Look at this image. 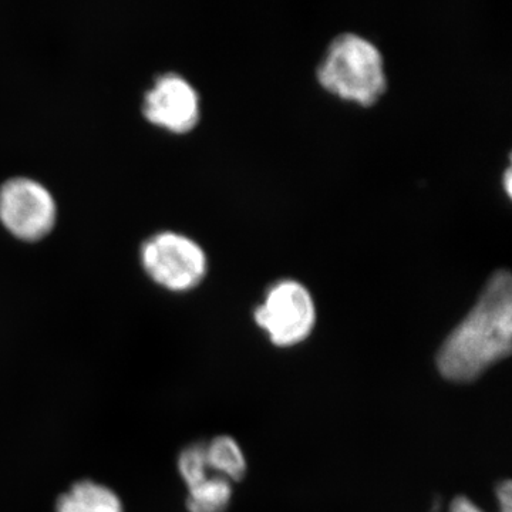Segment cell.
Listing matches in <instances>:
<instances>
[{
	"instance_id": "cell-1",
	"label": "cell",
	"mask_w": 512,
	"mask_h": 512,
	"mask_svg": "<svg viewBox=\"0 0 512 512\" xmlns=\"http://www.w3.org/2000/svg\"><path fill=\"white\" fill-rule=\"evenodd\" d=\"M512 342V279L500 269L488 279L476 305L447 336L437 352L444 379L470 383L510 356Z\"/></svg>"
},
{
	"instance_id": "cell-2",
	"label": "cell",
	"mask_w": 512,
	"mask_h": 512,
	"mask_svg": "<svg viewBox=\"0 0 512 512\" xmlns=\"http://www.w3.org/2000/svg\"><path fill=\"white\" fill-rule=\"evenodd\" d=\"M316 73L323 89L360 106H372L387 89L379 47L357 33L336 36L320 60Z\"/></svg>"
},
{
	"instance_id": "cell-3",
	"label": "cell",
	"mask_w": 512,
	"mask_h": 512,
	"mask_svg": "<svg viewBox=\"0 0 512 512\" xmlns=\"http://www.w3.org/2000/svg\"><path fill=\"white\" fill-rule=\"evenodd\" d=\"M254 320L278 348H292L311 336L316 306L311 292L295 279L269 286L264 302L256 306Z\"/></svg>"
},
{
	"instance_id": "cell-4",
	"label": "cell",
	"mask_w": 512,
	"mask_h": 512,
	"mask_svg": "<svg viewBox=\"0 0 512 512\" xmlns=\"http://www.w3.org/2000/svg\"><path fill=\"white\" fill-rule=\"evenodd\" d=\"M148 276L171 292H188L204 281L208 259L194 239L173 231L158 232L141 247Z\"/></svg>"
},
{
	"instance_id": "cell-5",
	"label": "cell",
	"mask_w": 512,
	"mask_h": 512,
	"mask_svg": "<svg viewBox=\"0 0 512 512\" xmlns=\"http://www.w3.org/2000/svg\"><path fill=\"white\" fill-rule=\"evenodd\" d=\"M57 220V205L45 185L28 177H13L0 187V221L23 241L45 238Z\"/></svg>"
},
{
	"instance_id": "cell-6",
	"label": "cell",
	"mask_w": 512,
	"mask_h": 512,
	"mask_svg": "<svg viewBox=\"0 0 512 512\" xmlns=\"http://www.w3.org/2000/svg\"><path fill=\"white\" fill-rule=\"evenodd\" d=\"M143 113L157 126L178 134L187 133L200 120V96L180 74H161L144 96Z\"/></svg>"
},
{
	"instance_id": "cell-7",
	"label": "cell",
	"mask_w": 512,
	"mask_h": 512,
	"mask_svg": "<svg viewBox=\"0 0 512 512\" xmlns=\"http://www.w3.org/2000/svg\"><path fill=\"white\" fill-rule=\"evenodd\" d=\"M53 512H126V504L110 485L80 478L59 494Z\"/></svg>"
},
{
	"instance_id": "cell-8",
	"label": "cell",
	"mask_w": 512,
	"mask_h": 512,
	"mask_svg": "<svg viewBox=\"0 0 512 512\" xmlns=\"http://www.w3.org/2000/svg\"><path fill=\"white\" fill-rule=\"evenodd\" d=\"M205 458L215 476L227 478L232 484L244 480L247 474V458L238 441L227 434L205 440Z\"/></svg>"
},
{
	"instance_id": "cell-9",
	"label": "cell",
	"mask_w": 512,
	"mask_h": 512,
	"mask_svg": "<svg viewBox=\"0 0 512 512\" xmlns=\"http://www.w3.org/2000/svg\"><path fill=\"white\" fill-rule=\"evenodd\" d=\"M234 484L227 478L208 477L194 487L187 488L185 510L187 512H227L231 505Z\"/></svg>"
},
{
	"instance_id": "cell-10",
	"label": "cell",
	"mask_w": 512,
	"mask_h": 512,
	"mask_svg": "<svg viewBox=\"0 0 512 512\" xmlns=\"http://www.w3.org/2000/svg\"><path fill=\"white\" fill-rule=\"evenodd\" d=\"M175 466L185 488L194 487L208 477L215 476L208 468L207 458H205V440L192 441L181 448Z\"/></svg>"
},
{
	"instance_id": "cell-11",
	"label": "cell",
	"mask_w": 512,
	"mask_h": 512,
	"mask_svg": "<svg viewBox=\"0 0 512 512\" xmlns=\"http://www.w3.org/2000/svg\"><path fill=\"white\" fill-rule=\"evenodd\" d=\"M512 487L511 481L505 480L503 483L498 485L497 487V500L498 507L500 510L498 512H512ZM448 512H485L481 510L478 505L474 504L470 498L467 497H457L454 498L453 503L450 505V510Z\"/></svg>"
},
{
	"instance_id": "cell-12",
	"label": "cell",
	"mask_w": 512,
	"mask_h": 512,
	"mask_svg": "<svg viewBox=\"0 0 512 512\" xmlns=\"http://www.w3.org/2000/svg\"><path fill=\"white\" fill-rule=\"evenodd\" d=\"M504 185L507 194L511 195V168H507V170H505Z\"/></svg>"
}]
</instances>
